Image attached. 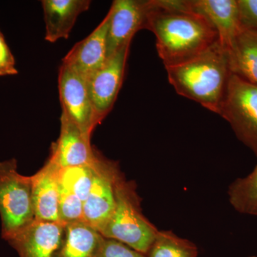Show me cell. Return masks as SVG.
Segmentation results:
<instances>
[{"mask_svg":"<svg viewBox=\"0 0 257 257\" xmlns=\"http://www.w3.org/2000/svg\"><path fill=\"white\" fill-rule=\"evenodd\" d=\"M145 29L156 37L165 67L191 60L219 40L214 27L189 9L187 0H149Z\"/></svg>","mask_w":257,"mask_h":257,"instance_id":"6da1fadb","label":"cell"},{"mask_svg":"<svg viewBox=\"0 0 257 257\" xmlns=\"http://www.w3.org/2000/svg\"><path fill=\"white\" fill-rule=\"evenodd\" d=\"M165 69L179 95L219 114L231 74L227 50L219 40L197 57Z\"/></svg>","mask_w":257,"mask_h":257,"instance_id":"7a4b0ae2","label":"cell"},{"mask_svg":"<svg viewBox=\"0 0 257 257\" xmlns=\"http://www.w3.org/2000/svg\"><path fill=\"white\" fill-rule=\"evenodd\" d=\"M114 187V211L101 234L147 256L159 230L143 214L136 184L126 180L121 170L116 176Z\"/></svg>","mask_w":257,"mask_h":257,"instance_id":"3957f363","label":"cell"},{"mask_svg":"<svg viewBox=\"0 0 257 257\" xmlns=\"http://www.w3.org/2000/svg\"><path fill=\"white\" fill-rule=\"evenodd\" d=\"M0 216L4 239L35 220L32 177L19 173L15 158L0 162Z\"/></svg>","mask_w":257,"mask_h":257,"instance_id":"277c9868","label":"cell"},{"mask_svg":"<svg viewBox=\"0 0 257 257\" xmlns=\"http://www.w3.org/2000/svg\"><path fill=\"white\" fill-rule=\"evenodd\" d=\"M219 114L257 156V86L231 73Z\"/></svg>","mask_w":257,"mask_h":257,"instance_id":"5b68a950","label":"cell"},{"mask_svg":"<svg viewBox=\"0 0 257 257\" xmlns=\"http://www.w3.org/2000/svg\"><path fill=\"white\" fill-rule=\"evenodd\" d=\"M119 171L118 163L99 154L90 192L84 202V221L100 234L114 211L115 179Z\"/></svg>","mask_w":257,"mask_h":257,"instance_id":"8992f818","label":"cell"},{"mask_svg":"<svg viewBox=\"0 0 257 257\" xmlns=\"http://www.w3.org/2000/svg\"><path fill=\"white\" fill-rule=\"evenodd\" d=\"M131 42L120 47L100 69L85 79L99 124L112 109L122 85Z\"/></svg>","mask_w":257,"mask_h":257,"instance_id":"52a82bcc","label":"cell"},{"mask_svg":"<svg viewBox=\"0 0 257 257\" xmlns=\"http://www.w3.org/2000/svg\"><path fill=\"white\" fill-rule=\"evenodd\" d=\"M62 112L75 123L83 133L92 136L99 124L88 93L86 79L73 69L62 64L58 75Z\"/></svg>","mask_w":257,"mask_h":257,"instance_id":"ba28073f","label":"cell"},{"mask_svg":"<svg viewBox=\"0 0 257 257\" xmlns=\"http://www.w3.org/2000/svg\"><path fill=\"white\" fill-rule=\"evenodd\" d=\"M66 223L40 221L5 238L20 257H56L63 241Z\"/></svg>","mask_w":257,"mask_h":257,"instance_id":"9c48e42d","label":"cell"},{"mask_svg":"<svg viewBox=\"0 0 257 257\" xmlns=\"http://www.w3.org/2000/svg\"><path fill=\"white\" fill-rule=\"evenodd\" d=\"M60 120V137L52 144L48 160L60 169L92 164L99 153L92 147L91 137L63 112Z\"/></svg>","mask_w":257,"mask_h":257,"instance_id":"30bf717a","label":"cell"},{"mask_svg":"<svg viewBox=\"0 0 257 257\" xmlns=\"http://www.w3.org/2000/svg\"><path fill=\"white\" fill-rule=\"evenodd\" d=\"M148 1L115 0L109 11V24L106 36V57L114 55L134 35L145 29Z\"/></svg>","mask_w":257,"mask_h":257,"instance_id":"8fae6325","label":"cell"},{"mask_svg":"<svg viewBox=\"0 0 257 257\" xmlns=\"http://www.w3.org/2000/svg\"><path fill=\"white\" fill-rule=\"evenodd\" d=\"M109 14L85 39L74 45L62 60V64L82 75L84 79L101 68L107 60L106 36Z\"/></svg>","mask_w":257,"mask_h":257,"instance_id":"7c38bea8","label":"cell"},{"mask_svg":"<svg viewBox=\"0 0 257 257\" xmlns=\"http://www.w3.org/2000/svg\"><path fill=\"white\" fill-rule=\"evenodd\" d=\"M189 9L202 15L214 27L221 46L229 50L241 29L236 0H187Z\"/></svg>","mask_w":257,"mask_h":257,"instance_id":"4fadbf2b","label":"cell"},{"mask_svg":"<svg viewBox=\"0 0 257 257\" xmlns=\"http://www.w3.org/2000/svg\"><path fill=\"white\" fill-rule=\"evenodd\" d=\"M59 168L50 160L32 177L35 219L60 221L59 216Z\"/></svg>","mask_w":257,"mask_h":257,"instance_id":"5bb4252c","label":"cell"},{"mask_svg":"<svg viewBox=\"0 0 257 257\" xmlns=\"http://www.w3.org/2000/svg\"><path fill=\"white\" fill-rule=\"evenodd\" d=\"M45 40L54 43L69 38L79 15L89 10V0H42Z\"/></svg>","mask_w":257,"mask_h":257,"instance_id":"9a60e30c","label":"cell"},{"mask_svg":"<svg viewBox=\"0 0 257 257\" xmlns=\"http://www.w3.org/2000/svg\"><path fill=\"white\" fill-rule=\"evenodd\" d=\"M231 73L257 86V31L241 28L227 50Z\"/></svg>","mask_w":257,"mask_h":257,"instance_id":"2e32d148","label":"cell"},{"mask_svg":"<svg viewBox=\"0 0 257 257\" xmlns=\"http://www.w3.org/2000/svg\"><path fill=\"white\" fill-rule=\"evenodd\" d=\"M104 236L86 221L67 223L56 257H96Z\"/></svg>","mask_w":257,"mask_h":257,"instance_id":"e0dca14e","label":"cell"},{"mask_svg":"<svg viewBox=\"0 0 257 257\" xmlns=\"http://www.w3.org/2000/svg\"><path fill=\"white\" fill-rule=\"evenodd\" d=\"M230 204L241 214L257 216V165L246 177L235 180L230 185Z\"/></svg>","mask_w":257,"mask_h":257,"instance_id":"ac0fdd59","label":"cell"},{"mask_svg":"<svg viewBox=\"0 0 257 257\" xmlns=\"http://www.w3.org/2000/svg\"><path fill=\"white\" fill-rule=\"evenodd\" d=\"M197 246L188 239L179 237L172 231H159L147 257H197Z\"/></svg>","mask_w":257,"mask_h":257,"instance_id":"d6986e66","label":"cell"},{"mask_svg":"<svg viewBox=\"0 0 257 257\" xmlns=\"http://www.w3.org/2000/svg\"><path fill=\"white\" fill-rule=\"evenodd\" d=\"M95 161L91 165L66 167L59 170L60 183L76 194L83 203L87 200L92 187Z\"/></svg>","mask_w":257,"mask_h":257,"instance_id":"ffe728a7","label":"cell"},{"mask_svg":"<svg viewBox=\"0 0 257 257\" xmlns=\"http://www.w3.org/2000/svg\"><path fill=\"white\" fill-rule=\"evenodd\" d=\"M59 216L60 221L66 224L84 221V203L60 182L59 186Z\"/></svg>","mask_w":257,"mask_h":257,"instance_id":"44dd1931","label":"cell"},{"mask_svg":"<svg viewBox=\"0 0 257 257\" xmlns=\"http://www.w3.org/2000/svg\"><path fill=\"white\" fill-rule=\"evenodd\" d=\"M96 257H147L117 240L103 238Z\"/></svg>","mask_w":257,"mask_h":257,"instance_id":"7402d4cb","label":"cell"},{"mask_svg":"<svg viewBox=\"0 0 257 257\" xmlns=\"http://www.w3.org/2000/svg\"><path fill=\"white\" fill-rule=\"evenodd\" d=\"M241 28L257 31V0H238Z\"/></svg>","mask_w":257,"mask_h":257,"instance_id":"603a6c76","label":"cell"},{"mask_svg":"<svg viewBox=\"0 0 257 257\" xmlns=\"http://www.w3.org/2000/svg\"><path fill=\"white\" fill-rule=\"evenodd\" d=\"M18 73L14 56L0 30V77L15 75Z\"/></svg>","mask_w":257,"mask_h":257,"instance_id":"cb8c5ba5","label":"cell"},{"mask_svg":"<svg viewBox=\"0 0 257 257\" xmlns=\"http://www.w3.org/2000/svg\"><path fill=\"white\" fill-rule=\"evenodd\" d=\"M250 257H256V256H250Z\"/></svg>","mask_w":257,"mask_h":257,"instance_id":"d4e9b609","label":"cell"}]
</instances>
